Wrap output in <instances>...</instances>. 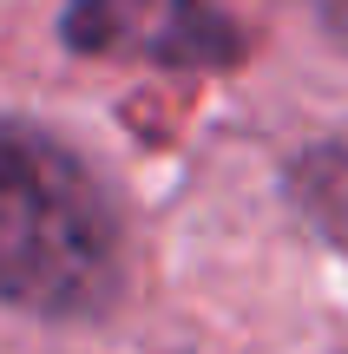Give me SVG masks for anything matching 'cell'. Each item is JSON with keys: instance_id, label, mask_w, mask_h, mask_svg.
Wrapping results in <instances>:
<instances>
[{"instance_id": "3", "label": "cell", "mask_w": 348, "mask_h": 354, "mask_svg": "<svg viewBox=\"0 0 348 354\" xmlns=\"http://www.w3.org/2000/svg\"><path fill=\"white\" fill-rule=\"evenodd\" d=\"M296 197L329 236H348V151H315L296 165Z\"/></svg>"}, {"instance_id": "1", "label": "cell", "mask_w": 348, "mask_h": 354, "mask_svg": "<svg viewBox=\"0 0 348 354\" xmlns=\"http://www.w3.org/2000/svg\"><path fill=\"white\" fill-rule=\"evenodd\" d=\"M118 295V216L99 177L26 118H0V302L99 315Z\"/></svg>"}, {"instance_id": "2", "label": "cell", "mask_w": 348, "mask_h": 354, "mask_svg": "<svg viewBox=\"0 0 348 354\" xmlns=\"http://www.w3.org/2000/svg\"><path fill=\"white\" fill-rule=\"evenodd\" d=\"M66 46L204 73L237 59V13L230 0H66Z\"/></svg>"}]
</instances>
